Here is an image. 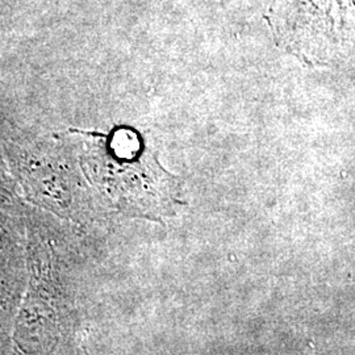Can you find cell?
<instances>
[{
	"label": "cell",
	"instance_id": "cell-1",
	"mask_svg": "<svg viewBox=\"0 0 355 355\" xmlns=\"http://www.w3.org/2000/svg\"><path fill=\"white\" fill-rule=\"evenodd\" d=\"M140 148L137 141L130 153L120 154L114 141H96L89 152V165L103 189L114 198L135 204L141 215L158 217L167 214L175 202V178L164 171L149 153H139Z\"/></svg>",
	"mask_w": 355,
	"mask_h": 355
}]
</instances>
